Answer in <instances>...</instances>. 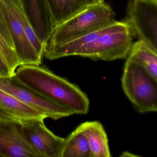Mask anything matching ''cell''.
Returning <instances> with one entry per match:
<instances>
[{
    "label": "cell",
    "instance_id": "18",
    "mask_svg": "<svg viewBox=\"0 0 157 157\" xmlns=\"http://www.w3.org/2000/svg\"><path fill=\"white\" fill-rule=\"evenodd\" d=\"M0 120H17L13 116L6 112L0 105Z\"/></svg>",
    "mask_w": 157,
    "mask_h": 157
},
{
    "label": "cell",
    "instance_id": "6",
    "mask_svg": "<svg viewBox=\"0 0 157 157\" xmlns=\"http://www.w3.org/2000/svg\"><path fill=\"white\" fill-rule=\"evenodd\" d=\"M124 21L134 36L157 50V0H130Z\"/></svg>",
    "mask_w": 157,
    "mask_h": 157
},
{
    "label": "cell",
    "instance_id": "17",
    "mask_svg": "<svg viewBox=\"0 0 157 157\" xmlns=\"http://www.w3.org/2000/svg\"><path fill=\"white\" fill-rule=\"evenodd\" d=\"M12 75H13L11 72L8 64L0 52V76L7 77Z\"/></svg>",
    "mask_w": 157,
    "mask_h": 157
},
{
    "label": "cell",
    "instance_id": "2",
    "mask_svg": "<svg viewBox=\"0 0 157 157\" xmlns=\"http://www.w3.org/2000/svg\"><path fill=\"white\" fill-rule=\"evenodd\" d=\"M23 84L45 98L74 113L84 115L90 110L87 94L76 84L40 65H22L14 74Z\"/></svg>",
    "mask_w": 157,
    "mask_h": 157
},
{
    "label": "cell",
    "instance_id": "5",
    "mask_svg": "<svg viewBox=\"0 0 157 157\" xmlns=\"http://www.w3.org/2000/svg\"><path fill=\"white\" fill-rule=\"evenodd\" d=\"M121 78L124 92L140 113L157 111V81L134 59L127 57Z\"/></svg>",
    "mask_w": 157,
    "mask_h": 157
},
{
    "label": "cell",
    "instance_id": "12",
    "mask_svg": "<svg viewBox=\"0 0 157 157\" xmlns=\"http://www.w3.org/2000/svg\"><path fill=\"white\" fill-rule=\"evenodd\" d=\"M48 2L55 26L96 3L94 0H48Z\"/></svg>",
    "mask_w": 157,
    "mask_h": 157
},
{
    "label": "cell",
    "instance_id": "4",
    "mask_svg": "<svg viewBox=\"0 0 157 157\" xmlns=\"http://www.w3.org/2000/svg\"><path fill=\"white\" fill-rule=\"evenodd\" d=\"M115 13L105 2L95 3L55 26L44 50L68 42L113 21Z\"/></svg>",
    "mask_w": 157,
    "mask_h": 157
},
{
    "label": "cell",
    "instance_id": "1",
    "mask_svg": "<svg viewBox=\"0 0 157 157\" xmlns=\"http://www.w3.org/2000/svg\"><path fill=\"white\" fill-rule=\"evenodd\" d=\"M133 35L125 21H113L81 36L44 50L47 59L78 56L93 60L113 61L127 57Z\"/></svg>",
    "mask_w": 157,
    "mask_h": 157
},
{
    "label": "cell",
    "instance_id": "9",
    "mask_svg": "<svg viewBox=\"0 0 157 157\" xmlns=\"http://www.w3.org/2000/svg\"><path fill=\"white\" fill-rule=\"evenodd\" d=\"M0 157H38L23 135L21 121L0 120Z\"/></svg>",
    "mask_w": 157,
    "mask_h": 157
},
{
    "label": "cell",
    "instance_id": "13",
    "mask_svg": "<svg viewBox=\"0 0 157 157\" xmlns=\"http://www.w3.org/2000/svg\"><path fill=\"white\" fill-rule=\"evenodd\" d=\"M0 105L6 112L20 121L36 118H48L45 115L1 89Z\"/></svg>",
    "mask_w": 157,
    "mask_h": 157
},
{
    "label": "cell",
    "instance_id": "11",
    "mask_svg": "<svg viewBox=\"0 0 157 157\" xmlns=\"http://www.w3.org/2000/svg\"><path fill=\"white\" fill-rule=\"evenodd\" d=\"M88 140L90 157H111L108 138L103 126L97 121L81 124Z\"/></svg>",
    "mask_w": 157,
    "mask_h": 157
},
{
    "label": "cell",
    "instance_id": "20",
    "mask_svg": "<svg viewBox=\"0 0 157 157\" xmlns=\"http://www.w3.org/2000/svg\"><path fill=\"white\" fill-rule=\"evenodd\" d=\"M96 3H102L104 2V0H94Z\"/></svg>",
    "mask_w": 157,
    "mask_h": 157
},
{
    "label": "cell",
    "instance_id": "14",
    "mask_svg": "<svg viewBox=\"0 0 157 157\" xmlns=\"http://www.w3.org/2000/svg\"><path fill=\"white\" fill-rule=\"evenodd\" d=\"M127 56L139 64L157 81V50L138 40L133 43Z\"/></svg>",
    "mask_w": 157,
    "mask_h": 157
},
{
    "label": "cell",
    "instance_id": "10",
    "mask_svg": "<svg viewBox=\"0 0 157 157\" xmlns=\"http://www.w3.org/2000/svg\"><path fill=\"white\" fill-rule=\"evenodd\" d=\"M33 31L44 46L55 27L48 0H19Z\"/></svg>",
    "mask_w": 157,
    "mask_h": 157
},
{
    "label": "cell",
    "instance_id": "8",
    "mask_svg": "<svg viewBox=\"0 0 157 157\" xmlns=\"http://www.w3.org/2000/svg\"><path fill=\"white\" fill-rule=\"evenodd\" d=\"M44 118L21 121L25 138L38 157H59L64 138L46 126Z\"/></svg>",
    "mask_w": 157,
    "mask_h": 157
},
{
    "label": "cell",
    "instance_id": "16",
    "mask_svg": "<svg viewBox=\"0 0 157 157\" xmlns=\"http://www.w3.org/2000/svg\"><path fill=\"white\" fill-rule=\"evenodd\" d=\"M0 52L8 64L11 72L14 75L21 63L15 51L10 34L0 27Z\"/></svg>",
    "mask_w": 157,
    "mask_h": 157
},
{
    "label": "cell",
    "instance_id": "19",
    "mask_svg": "<svg viewBox=\"0 0 157 157\" xmlns=\"http://www.w3.org/2000/svg\"><path fill=\"white\" fill-rule=\"evenodd\" d=\"M0 27L3 30L7 31L8 32L7 28H6V26H5V24H4V21H3V18H2V16L1 13L0 12ZM9 33V32H8Z\"/></svg>",
    "mask_w": 157,
    "mask_h": 157
},
{
    "label": "cell",
    "instance_id": "15",
    "mask_svg": "<svg viewBox=\"0 0 157 157\" xmlns=\"http://www.w3.org/2000/svg\"><path fill=\"white\" fill-rule=\"evenodd\" d=\"M88 140L81 124L66 138L59 157H90Z\"/></svg>",
    "mask_w": 157,
    "mask_h": 157
},
{
    "label": "cell",
    "instance_id": "7",
    "mask_svg": "<svg viewBox=\"0 0 157 157\" xmlns=\"http://www.w3.org/2000/svg\"><path fill=\"white\" fill-rule=\"evenodd\" d=\"M0 89L54 120L74 114L68 108L45 98L28 88L20 82L14 75L0 76Z\"/></svg>",
    "mask_w": 157,
    "mask_h": 157
},
{
    "label": "cell",
    "instance_id": "3",
    "mask_svg": "<svg viewBox=\"0 0 157 157\" xmlns=\"http://www.w3.org/2000/svg\"><path fill=\"white\" fill-rule=\"evenodd\" d=\"M0 12L21 65H40L44 46L29 24L19 0H0Z\"/></svg>",
    "mask_w": 157,
    "mask_h": 157
}]
</instances>
